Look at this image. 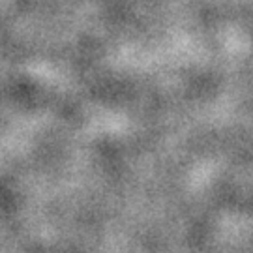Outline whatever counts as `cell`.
<instances>
[]
</instances>
